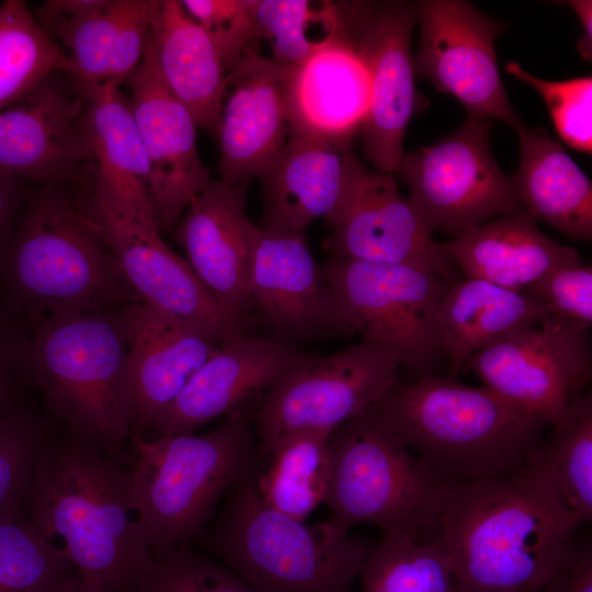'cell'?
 <instances>
[{
  "mask_svg": "<svg viewBox=\"0 0 592 592\" xmlns=\"http://www.w3.org/2000/svg\"><path fill=\"white\" fill-rule=\"evenodd\" d=\"M151 3L152 0L125 1L102 90H119L140 62L149 30Z\"/></svg>",
  "mask_w": 592,
  "mask_h": 592,
  "instance_id": "44",
  "label": "cell"
},
{
  "mask_svg": "<svg viewBox=\"0 0 592 592\" xmlns=\"http://www.w3.org/2000/svg\"><path fill=\"white\" fill-rule=\"evenodd\" d=\"M147 42L167 88L214 133L227 71L210 38L181 1L152 0Z\"/></svg>",
  "mask_w": 592,
  "mask_h": 592,
  "instance_id": "28",
  "label": "cell"
},
{
  "mask_svg": "<svg viewBox=\"0 0 592 592\" xmlns=\"http://www.w3.org/2000/svg\"><path fill=\"white\" fill-rule=\"evenodd\" d=\"M355 333L392 354L401 366L430 374L444 354L439 304L451 283L419 267L330 257L323 266Z\"/></svg>",
  "mask_w": 592,
  "mask_h": 592,
  "instance_id": "9",
  "label": "cell"
},
{
  "mask_svg": "<svg viewBox=\"0 0 592 592\" xmlns=\"http://www.w3.org/2000/svg\"><path fill=\"white\" fill-rule=\"evenodd\" d=\"M126 0H46L34 15L61 48L73 89L82 102L100 92Z\"/></svg>",
  "mask_w": 592,
  "mask_h": 592,
  "instance_id": "31",
  "label": "cell"
},
{
  "mask_svg": "<svg viewBox=\"0 0 592 592\" xmlns=\"http://www.w3.org/2000/svg\"><path fill=\"white\" fill-rule=\"evenodd\" d=\"M125 307L41 320L31 346L34 387L49 412L123 465L132 459Z\"/></svg>",
  "mask_w": 592,
  "mask_h": 592,
  "instance_id": "5",
  "label": "cell"
},
{
  "mask_svg": "<svg viewBox=\"0 0 592 592\" xmlns=\"http://www.w3.org/2000/svg\"><path fill=\"white\" fill-rule=\"evenodd\" d=\"M326 430L289 433L259 454L266 460L254 476V487L265 504L298 521L326 502L330 460Z\"/></svg>",
  "mask_w": 592,
  "mask_h": 592,
  "instance_id": "32",
  "label": "cell"
},
{
  "mask_svg": "<svg viewBox=\"0 0 592 592\" xmlns=\"http://www.w3.org/2000/svg\"><path fill=\"white\" fill-rule=\"evenodd\" d=\"M67 71L61 48L45 33L25 1L0 4V111L55 72Z\"/></svg>",
  "mask_w": 592,
  "mask_h": 592,
  "instance_id": "34",
  "label": "cell"
},
{
  "mask_svg": "<svg viewBox=\"0 0 592 592\" xmlns=\"http://www.w3.org/2000/svg\"><path fill=\"white\" fill-rule=\"evenodd\" d=\"M50 437L48 422L26 409L0 417V516L25 511L36 463Z\"/></svg>",
  "mask_w": 592,
  "mask_h": 592,
  "instance_id": "38",
  "label": "cell"
},
{
  "mask_svg": "<svg viewBox=\"0 0 592 592\" xmlns=\"http://www.w3.org/2000/svg\"><path fill=\"white\" fill-rule=\"evenodd\" d=\"M257 41L265 39L272 59L283 66L303 62L341 32L339 2L253 0Z\"/></svg>",
  "mask_w": 592,
  "mask_h": 592,
  "instance_id": "36",
  "label": "cell"
},
{
  "mask_svg": "<svg viewBox=\"0 0 592 592\" xmlns=\"http://www.w3.org/2000/svg\"><path fill=\"white\" fill-rule=\"evenodd\" d=\"M250 315L273 339L294 345L354 334L304 232L258 228L249 283Z\"/></svg>",
  "mask_w": 592,
  "mask_h": 592,
  "instance_id": "16",
  "label": "cell"
},
{
  "mask_svg": "<svg viewBox=\"0 0 592 592\" xmlns=\"http://www.w3.org/2000/svg\"><path fill=\"white\" fill-rule=\"evenodd\" d=\"M181 4L210 38L227 72L258 42L253 0H184Z\"/></svg>",
  "mask_w": 592,
  "mask_h": 592,
  "instance_id": "41",
  "label": "cell"
},
{
  "mask_svg": "<svg viewBox=\"0 0 592 592\" xmlns=\"http://www.w3.org/2000/svg\"><path fill=\"white\" fill-rule=\"evenodd\" d=\"M75 571L26 511L0 516V592H45Z\"/></svg>",
  "mask_w": 592,
  "mask_h": 592,
  "instance_id": "37",
  "label": "cell"
},
{
  "mask_svg": "<svg viewBox=\"0 0 592 592\" xmlns=\"http://www.w3.org/2000/svg\"><path fill=\"white\" fill-rule=\"evenodd\" d=\"M528 462L580 522L592 519V396L584 392L550 424Z\"/></svg>",
  "mask_w": 592,
  "mask_h": 592,
  "instance_id": "33",
  "label": "cell"
},
{
  "mask_svg": "<svg viewBox=\"0 0 592 592\" xmlns=\"http://www.w3.org/2000/svg\"><path fill=\"white\" fill-rule=\"evenodd\" d=\"M247 186L210 180L174 227L186 262L243 334L259 228L246 213Z\"/></svg>",
  "mask_w": 592,
  "mask_h": 592,
  "instance_id": "21",
  "label": "cell"
},
{
  "mask_svg": "<svg viewBox=\"0 0 592 592\" xmlns=\"http://www.w3.org/2000/svg\"><path fill=\"white\" fill-rule=\"evenodd\" d=\"M132 439L134 491L152 557L203 534L225 494L258 471L254 433L240 412L202 435Z\"/></svg>",
  "mask_w": 592,
  "mask_h": 592,
  "instance_id": "7",
  "label": "cell"
},
{
  "mask_svg": "<svg viewBox=\"0 0 592 592\" xmlns=\"http://www.w3.org/2000/svg\"><path fill=\"white\" fill-rule=\"evenodd\" d=\"M542 301L553 316L587 329L592 325V267L571 264L556 267L524 291Z\"/></svg>",
  "mask_w": 592,
  "mask_h": 592,
  "instance_id": "43",
  "label": "cell"
},
{
  "mask_svg": "<svg viewBox=\"0 0 592 592\" xmlns=\"http://www.w3.org/2000/svg\"><path fill=\"white\" fill-rule=\"evenodd\" d=\"M126 311L132 437L144 439L151 421L220 348L198 325L144 301Z\"/></svg>",
  "mask_w": 592,
  "mask_h": 592,
  "instance_id": "23",
  "label": "cell"
},
{
  "mask_svg": "<svg viewBox=\"0 0 592 592\" xmlns=\"http://www.w3.org/2000/svg\"><path fill=\"white\" fill-rule=\"evenodd\" d=\"M327 221L323 247L331 257L406 264L434 273L448 283L457 269L441 243L397 187L392 173L354 162L344 194Z\"/></svg>",
  "mask_w": 592,
  "mask_h": 592,
  "instance_id": "15",
  "label": "cell"
},
{
  "mask_svg": "<svg viewBox=\"0 0 592 592\" xmlns=\"http://www.w3.org/2000/svg\"><path fill=\"white\" fill-rule=\"evenodd\" d=\"M25 511L45 540L106 592H127L152 558L132 469L70 433L44 446Z\"/></svg>",
  "mask_w": 592,
  "mask_h": 592,
  "instance_id": "1",
  "label": "cell"
},
{
  "mask_svg": "<svg viewBox=\"0 0 592 592\" xmlns=\"http://www.w3.org/2000/svg\"><path fill=\"white\" fill-rule=\"evenodd\" d=\"M66 184L24 201L0 258V306L34 326L141 301L100 229Z\"/></svg>",
  "mask_w": 592,
  "mask_h": 592,
  "instance_id": "3",
  "label": "cell"
},
{
  "mask_svg": "<svg viewBox=\"0 0 592 592\" xmlns=\"http://www.w3.org/2000/svg\"><path fill=\"white\" fill-rule=\"evenodd\" d=\"M520 162L510 178L525 213L563 235L592 239V183L565 148L542 128L517 129Z\"/></svg>",
  "mask_w": 592,
  "mask_h": 592,
  "instance_id": "29",
  "label": "cell"
},
{
  "mask_svg": "<svg viewBox=\"0 0 592 592\" xmlns=\"http://www.w3.org/2000/svg\"><path fill=\"white\" fill-rule=\"evenodd\" d=\"M369 96L367 71L342 27L334 39L303 62L289 66L291 132L352 138L363 125Z\"/></svg>",
  "mask_w": 592,
  "mask_h": 592,
  "instance_id": "26",
  "label": "cell"
},
{
  "mask_svg": "<svg viewBox=\"0 0 592 592\" xmlns=\"http://www.w3.org/2000/svg\"><path fill=\"white\" fill-rule=\"evenodd\" d=\"M505 71L536 90L543 98L557 134L577 151H592V77L549 81L510 61Z\"/></svg>",
  "mask_w": 592,
  "mask_h": 592,
  "instance_id": "40",
  "label": "cell"
},
{
  "mask_svg": "<svg viewBox=\"0 0 592 592\" xmlns=\"http://www.w3.org/2000/svg\"><path fill=\"white\" fill-rule=\"evenodd\" d=\"M127 592H258L223 563L178 546L152 557Z\"/></svg>",
  "mask_w": 592,
  "mask_h": 592,
  "instance_id": "39",
  "label": "cell"
},
{
  "mask_svg": "<svg viewBox=\"0 0 592 592\" xmlns=\"http://www.w3.org/2000/svg\"><path fill=\"white\" fill-rule=\"evenodd\" d=\"M83 204L141 301L201 326L221 346L244 337L159 231L119 216L92 190Z\"/></svg>",
  "mask_w": 592,
  "mask_h": 592,
  "instance_id": "19",
  "label": "cell"
},
{
  "mask_svg": "<svg viewBox=\"0 0 592 592\" xmlns=\"http://www.w3.org/2000/svg\"><path fill=\"white\" fill-rule=\"evenodd\" d=\"M58 73L0 111V174L55 185L78 183L91 170L83 102Z\"/></svg>",
  "mask_w": 592,
  "mask_h": 592,
  "instance_id": "20",
  "label": "cell"
},
{
  "mask_svg": "<svg viewBox=\"0 0 592 592\" xmlns=\"http://www.w3.org/2000/svg\"><path fill=\"white\" fill-rule=\"evenodd\" d=\"M568 4L573 9L582 25V34L578 41V50L582 58L592 57V2L590 0H571Z\"/></svg>",
  "mask_w": 592,
  "mask_h": 592,
  "instance_id": "47",
  "label": "cell"
},
{
  "mask_svg": "<svg viewBox=\"0 0 592 592\" xmlns=\"http://www.w3.org/2000/svg\"><path fill=\"white\" fill-rule=\"evenodd\" d=\"M24 204L20 180L0 174V258Z\"/></svg>",
  "mask_w": 592,
  "mask_h": 592,
  "instance_id": "46",
  "label": "cell"
},
{
  "mask_svg": "<svg viewBox=\"0 0 592 592\" xmlns=\"http://www.w3.org/2000/svg\"><path fill=\"white\" fill-rule=\"evenodd\" d=\"M580 522L533 467L458 485L436 523L459 592H538Z\"/></svg>",
  "mask_w": 592,
  "mask_h": 592,
  "instance_id": "2",
  "label": "cell"
},
{
  "mask_svg": "<svg viewBox=\"0 0 592 592\" xmlns=\"http://www.w3.org/2000/svg\"><path fill=\"white\" fill-rule=\"evenodd\" d=\"M254 476L225 494L208 550L258 592H352L373 544L328 521L306 524L272 509Z\"/></svg>",
  "mask_w": 592,
  "mask_h": 592,
  "instance_id": "6",
  "label": "cell"
},
{
  "mask_svg": "<svg viewBox=\"0 0 592 592\" xmlns=\"http://www.w3.org/2000/svg\"><path fill=\"white\" fill-rule=\"evenodd\" d=\"M550 316L542 301L525 292L473 277L452 283L437 309L440 339L451 361V378L455 379L467 360L480 350Z\"/></svg>",
  "mask_w": 592,
  "mask_h": 592,
  "instance_id": "30",
  "label": "cell"
},
{
  "mask_svg": "<svg viewBox=\"0 0 592 592\" xmlns=\"http://www.w3.org/2000/svg\"><path fill=\"white\" fill-rule=\"evenodd\" d=\"M363 592H459L446 549L436 536L422 543L383 534L362 572Z\"/></svg>",
  "mask_w": 592,
  "mask_h": 592,
  "instance_id": "35",
  "label": "cell"
},
{
  "mask_svg": "<svg viewBox=\"0 0 592 592\" xmlns=\"http://www.w3.org/2000/svg\"><path fill=\"white\" fill-rule=\"evenodd\" d=\"M371 410L400 444L456 485L522 470L550 425L486 386L431 374L397 383Z\"/></svg>",
  "mask_w": 592,
  "mask_h": 592,
  "instance_id": "4",
  "label": "cell"
},
{
  "mask_svg": "<svg viewBox=\"0 0 592 592\" xmlns=\"http://www.w3.org/2000/svg\"><path fill=\"white\" fill-rule=\"evenodd\" d=\"M32 334V325L0 306V417L24 409V392L34 387Z\"/></svg>",
  "mask_w": 592,
  "mask_h": 592,
  "instance_id": "42",
  "label": "cell"
},
{
  "mask_svg": "<svg viewBox=\"0 0 592 592\" xmlns=\"http://www.w3.org/2000/svg\"><path fill=\"white\" fill-rule=\"evenodd\" d=\"M81 128L93 177L91 190L119 216L160 232L149 162L127 99L119 90H101L83 102Z\"/></svg>",
  "mask_w": 592,
  "mask_h": 592,
  "instance_id": "25",
  "label": "cell"
},
{
  "mask_svg": "<svg viewBox=\"0 0 592 592\" xmlns=\"http://www.w3.org/2000/svg\"><path fill=\"white\" fill-rule=\"evenodd\" d=\"M492 121L468 116L439 141L405 152L398 174L426 228L458 237L483 223L525 213L491 147Z\"/></svg>",
  "mask_w": 592,
  "mask_h": 592,
  "instance_id": "10",
  "label": "cell"
},
{
  "mask_svg": "<svg viewBox=\"0 0 592 592\" xmlns=\"http://www.w3.org/2000/svg\"><path fill=\"white\" fill-rule=\"evenodd\" d=\"M288 71L254 42L227 72L214 132L220 181L241 185L262 180L277 160L291 133Z\"/></svg>",
  "mask_w": 592,
  "mask_h": 592,
  "instance_id": "17",
  "label": "cell"
},
{
  "mask_svg": "<svg viewBox=\"0 0 592 592\" xmlns=\"http://www.w3.org/2000/svg\"><path fill=\"white\" fill-rule=\"evenodd\" d=\"M127 99L150 168V194L160 231L174 229L191 201L210 181L196 146V123L170 92L146 39L138 66L126 78Z\"/></svg>",
  "mask_w": 592,
  "mask_h": 592,
  "instance_id": "18",
  "label": "cell"
},
{
  "mask_svg": "<svg viewBox=\"0 0 592 592\" xmlns=\"http://www.w3.org/2000/svg\"><path fill=\"white\" fill-rule=\"evenodd\" d=\"M328 446L327 521L345 531L372 524L421 539L458 486L400 444L371 408L333 431Z\"/></svg>",
  "mask_w": 592,
  "mask_h": 592,
  "instance_id": "8",
  "label": "cell"
},
{
  "mask_svg": "<svg viewBox=\"0 0 592 592\" xmlns=\"http://www.w3.org/2000/svg\"><path fill=\"white\" fill-rule=\"evenodd\" d=\"M312 355L275 339L241 337L220 348L151 421L157 437L193 434L264 392Z\"/></svg>",
  "mask_w": 592,
  "mask_h": 592,
  "instance_id": "22",
  "label": "cell"
},
{
  "mask_svg": "<svg viewBox=\"0 0 592 592\" xmlns=\"http://www.w3.org/2000/svg\"><path fill=\"white\" fill-rule=\"evenodd\" d=\"M45 592H106L88 581H86L78 571L67 576Z\"/></svg>",
  "mask_w": 592,
  "mask_h": 592,
  "instance_id": "48",
  "label": "cell"
},
{
  "mask_svg": "<svg viewBox=\"0 0 592 592\" xmlns=\"http://www.w3.org/2000/svg\"><path fill=\"white\" fill-rule=\"evenodd\" d=\"M415 10V76L456 98L468 116L499 119L516 130L523 122L506 95L494 49L508 23L465 0H421Z\"/></svg>",
  "mask_w": 592,
  "mask_h": 592,
  "instance_id": "14",
  "label": "cell"
},
{
  "mask_svg": "<svg viewBox=\"0 0 592 592\" xmlns=\"http://www.w3.org/2000/svg\"><path fill=\"white\" fill-rule=\"evenodd\" d=\"M343 32L362 60L371 96L361 127L363 155L377 170L398 172L407 126L421 110L411 35L415 2L341 1Z\"/></svg>",
  "mask_w": 592,
  "mask_h": 592,
  "instance_id": "12",
  "label": "cell"
},
{
  "mask_svg": "<svg viewBox=\"0 0 592 592\" xmlns=\"http://www.w3.org/2000/svg\"><path fill=\"white\" fill-rule=\"evenodd\" d=\"M465 368L483 386L551 424L585 392L591 380L589 329L550 316L489 344L470 356Z\"/></svg>",
  "mask_w": 592,
  "mask_h": 592,
  "instance_id": "13",
  "label": "cell"
},
{
  "mask_svg": "<svg viewBox=\"0 0 592 592\" xmlns=\"http://www.w3.org/2000/svg\"><path fill=\"white\" fill-rule=\"evenodd\" d=\"M538 592H592V550L573 540L553 577Z\"/></svg>",
  "mask_w": 592,
  "mask_h": 592,
  "instance_id": "45",
  "label": "cell"
},
{
  "mask_svg": "<svg viewBox=\"0 0 592 592\" xmlns=\"http://www.w3.org/2000/svg\"><path fill=\"white\" fill-rule=\"evenodd\" d=\"M400 367L392 354L364 340L309 357L263 392L254 418L259 454L293 432L335 431L379 401L398 383Z\"/></svg>",
  "mask_w": 592,
  "mask_h": 592,
  "instance_id": "11",
  "label": "cell"
},
{
  "mask_svg": "<svg viewBox=\"0 0 592 592\" xmlns=\"http://www.w3.org/2000/svg\"><path fill=\"white\" fill-rule=\"evenodd\" d=\"M441 246L467 277L513 292L556 267L582 263L574 248L545 236L527 213L483 223Z\"/></svg>",
  "mask_w": 592,
  "mask_h": 592,
  "instance_id": "27",
  "label": "cell"
},
{
  "mask_svg": "<svg viewBox=\"0 0 592 592\" xmlns=\"http://www.w3.org/2000/svg\"><path fill=\"white\" fill-rule=\"evenodd\" d=\"M352 138L330 139L291 132L277 160L262 179L260 228L304 232L340 203L357 159Z\"/></svg>",
  "mask_w": 592,
  "mask_h": 592,
  "instance_id": "24",
  "label": "cell"
}]
</instances>
